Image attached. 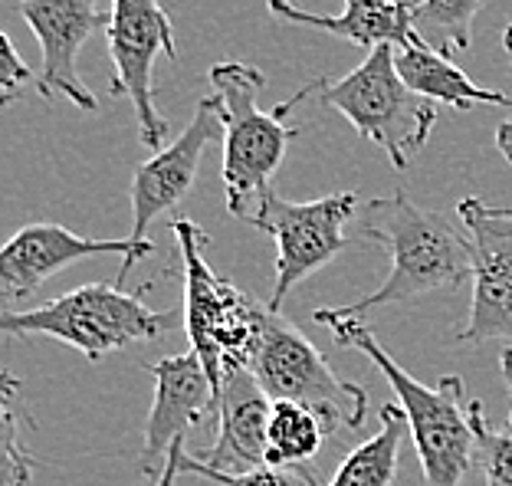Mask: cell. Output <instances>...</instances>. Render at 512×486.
I'll return each instance as SVG.
<instances>
[{
    "label": "cell",
    "mask_w": 512,
    "mask_h": 486,
    "mask_svg": "<svg viewBox=\"0 0 512 486\" xmlns=\"http://www.w3.org/2000/svg\"><path fill=\"white\" fill-rule=\"evenodd\" d=\"M270 14L293 27H312L325 30L345 43L365 46V50H378V46H398L404 50L414 33V10L417 0H345V10L335 17L312 14V10H299L289 0H266Z\"/></svg>",
    "instance_id": "16"
},
{
    "label": "cell",
    "mask_w": 512,
    "mask_h": 486,
    "mask_svg": "<svg viewBox=\"0 0 512 486\" xmlns=\"http://www.w3.org/2000/svg\"><path fill=\"white\" fill-rule=\"evenodd\" d=\"M171 230L178 237L184 273V332L191 339V349L204 362V372L220 401L227 368L247 365L266 306L214 273V266L204 257L207 234L194 221L174 214Z\"/></svg>",
    "instance_id": "5"
},
{
    "label": "cell",
    "mask_w": 512,
    "mask_h": 486,
    "mask_svg": "<svg viewBox=\"0 0 512 486\" xmlns=\"http://www.w3.org/2000/svg\"><path fill=\"white\" fill-rule=\"evenodd\" d=\"M325 427L309 408L293 401H273L270 431H266V467H309L322 450Z\"/></svg>",
    "instance_id": "19"
},
{
    "label": "cell",
    "mask_w": 512,
    "mask_h": 486,
    "mask_svg": "<svg viewBox=\"0 0 512 486\" xmlns=\"http://www.w3.org/2000/svg\"><path fill=\"white\" fill-rule=\"evenodd\" d=\"M194 477H204L217 486H319V477L309 467H260L250 473L197 470Z\"/></svg>",
    "instance_id": "23"
},
{
    "label": "cell",
    "mask_w": 512,
    "mask_h": 486,
    "mask_svg": "<svg viewBox=\"0 0 512 486\" xmlns=\"http://www.w3.org/2000/svg\"><path fill=\"white\" fill-rule=\"evenodd\" d=\"M273 401L256 385L247 368H227L217 401V441L211 450L191 457L184 450L181 473H250L266 467V431H270Z\"/></svg>",
    "instance_id": "15"
},
{
    "label": "cell",
    "mask_w": 512,
    "mask_h": 486,
    "mask_svg": "<svg viewBox=\"0 0 512 486\" xmlns=\"http://www.w3.org/2000/svg\"><path fill=\"white\" fill-rule=\"evenodd\" d=\"M394 66H398L401 79L417 92V96H424L430 102H444V106L457 109V112H467L473 106L512 109V96L476 86L450 56L437 53L434 46H427L421 37H414L404 50H398Z\"/></svg>",
    "instance_id": "17"
},
{
    "label": "cell",
    "mask_w": 512,
    "mask_h": 486,
    "mask_svg": "<svg viewBox=\"0 0 512 486\" xmlns=\"http://www.w3.org/2000/svg\"><path fill=\"white\" fill-rule=\"evenodd\" d=\"M148 286L125 293L122 286L89 283L69 289L60 299L33 309H4L0 332L7 335H50V339L99 362L132 342H151L184 329V312H158L145 306Z\"/></svg>",
    "instance_id": "4"
},
{
    "label": "cell",
    "mask_w": 512,
    "mask_h": 486,
    "mask_svg": "<svg viewBox=\"0 0 512 486\" xmlns=\"http://www.w3.org/2000/svg\"><path fill=\"white\" fill-rule=\"evenodd\" d=\"M148 372L155 375V401H151L145 421L138 470L148 483H158L168 467L171 447L184 441V434L201 424L207 414L217 418V391L194 349L158 358L155 365H148Z\"/></svg>",
    "instance_id": "12"
},
{
    "label": "cell",
    "mask_w": 512,
    "mask_h": 486,
    "mask_svg": "<svg viewBox=\"0 0 512 486\" xmlns=\"http://www.w3.org/2000/svg\"><path fill=\"white\" fill-rule=\"evenodd\" d=\"M224 138L217 96H204L191 115V125L181 132L178 142L155 152V158L142 161L132 178V240L148 243V227L178 207L194 188L197 171L207 145Z\"/></svg>",
    "instance_id": "14"
},
{
    "label": "cell",
    "mask_w": 512,
    "mask_h": 486,
    "mask_svg": "<svg viewBox=\"0 0 512 486\" xmlns=\"http://www.w3.org/2000/svg\"><path fill=\"white\" fill-rule=\"evenodd\" d=\"M503 53H506L509 69H512V27H506V33H503Z\"/></svg>",
    "instance_id": "28"
},
{
    "label": "cell",
    "mask_w": 512,
    "mask_h": 486,
    "mask_svg": "<svg viewBox=\"0 0 512 486\" xmlns=\"http://www.w3.org/2000/svg\"><path fill=\"white\" fill-rule=\"evenodd\" d=\"M220 102L224 119V194L227 211L250 221L260 201L273 191V175L286 158L289 142L299 135L286 115L312 92H319V79L299 89L289 102H279L273 112L256 106L260 89H266V76L250 63L224 60L207 73Z\"/></svg>",
    "instance_id": "3"
},
{
    "label": "cell",
    "mask_w": 512,
    "mask_h": 486,
    "mask_svg": "<svg viewBox=\"0 0 512 486\" xmlns=\"http://www.w3.org/2000/svg\"><path fill=\"white\" fill-rule=\"evenodd\" d=\"M358 230L362 237L381 243V250H388L391 273L375 293L335 309L342 319H358L371 309L407 303L427 293H457L467 276H473L467 230L447 221L444 214L417 207L407 191L365 201Z\"/></svg>",
    "instance_id": "1"
},
{
    "label": "cell",
    "mask_w": 512,
    "mask_h": 486,
    "mask_svg": "<svg viewBox=\"0 0 512 486\" xmlns=\"http://www.w3.org/2000/svg\"><path fill=\"white\" fill-rule=\"evenodd\" d=\"M476 434V464L483 467L486 486H512V431H496L486 418L483 401L470 404Z\"/></svg>",
    "instance_id": "22"
},
{
    "label": "cell",
    "mask_w": 512,
    "mask_h": 486,
    "mask_svg": "<svg viewBox=\"0 0 512 486\" xmlns=\"http://www.w3.org/2000/svg\"><path fill=\"white\" fill-rule=\"evenodd\" d=\"M181 460H184V441H178V444L171 447L168 467H165V473H161V480L158 483H148V486H174V480L181 477Z\"/></svg>",
    "instance_id": "25"
},
{
    "label": "cell",
    "mask_w": 512,
    "mask_h": 486,
    "mask_svg": "<svg viewBox=\"0 0 512 486\" xmlns=\"http://www.w3.org/2000/svg\"><path fill=\"white\" fill-rule=\"evenodd\" d=\"M312 319L332 332V339L362 352L378 365L384 381L394 388L398 404L411 427L417 457H421L427 486H460L476 460V434L470 418V398L460 375H444L434 388L421 385L411 372L381 349L362 319H342L335 309H316Z\"/></svg>",
    "instance_id": "2"
},
{
    "label": "cell",
    "mask_w": 512,
    "mask_h": 486,
    "mask_svg": "<svg viewBox=\"0 0 512 486\" xmlns=\"http://www.w3.org/2000/svg\"><path fill=\"white\" fill-rule=\"evenodd\" d=\"M27 83H37V79H33L30 66L20 60L14 40L7 33H0V102L10 106Z\"/></svg>",
    "instance_id": "24"
},
{
    "label": "cell",
    "mask_w": 512,
    "mask_h": 486,
    "mask_svg": "<svg viewBox=\"0 0 512 486\" xmlns=\"http://www.w3.org/2000/svg\"><path fill=\"white\" fill-rule=\"evenodd\" d=\"M358 211V191L329 194L319 201H286L270 191L253 211L250 224L276 243V280L270 306L279 312L283 299L348 247L345 224Z\"/></svg>",
    "instance_id": "8"
},
{
    "label": "cell",
    "mask_w": 512,
    "mask_h": 486,
    "mask_svg": "<svg viewBox=\"0 0 512 486\" xmlns=\"http://www.w3.org/2000/svg\"><path fill=\"white\" fill-rule=\"evenodd\" d=\"M325 106L342 112L358 135L375 142L398 171L427 145L437 122V102L417 96L394 66V46H378L342 79H319Z\"/></svg>",
    "instance_id": "7"
},
{
    "label": "cell",
    "mask_w": 512,
    "mask_h": 486,
    "mask_svg": "<svg viewBox=\"0 0 512 486\" xmlns=\"http://www.w3.org/2000/svg\"><path fill=\"white\" fill-rule=\"evenodd\" d=\"M480 4L483 0H417L414 33L444 56L467 50Z\"/></svg>",
    "instance_id": "20"
},
{
    "label": "cell",
    "mask_w": 512,
    "mask_h": 486,
    "mask_svg": "<svg viewBox=\"0 0 512 486\" xmlns=\"http://www.w3.org/2000/svg\"><path fill=\"white\" fill-rule=\"evenodd\" d=\"M378 421H381L378 431L342 460L335 477L325 486H391L394 483L398 464H401V444H404V437L411 434V427H407L401 404H384L378 411Z\"/></svg>",
    "instance_id": "18"
},
{
    "label": "cell",
    "mask_w": 512,
    "mask_h": 486,
    "mask_svg": "<svg viewBox=\"0 0 512 486\" xmlns=\"http://www.w3.org/2000/svg\"><path fill=\"white\" fill-rule=\"evenodd\" d=\"M496 148H499V155L512 165V122H503L496 129Z\"/></svg>",
    "instance_id": "26"
},
{
    "label": "cell",
    "mask_w": 512,
    "mask_h": 486,
    "mask_svg": "<svg viewBox=\"0 0 512 486\" xmlns=\"http://www.w3.org/2000/svg\"><path fill=\"white\" fill-rule=\"evenodd\" d=\"M23 23L33 30L43 69L37 76L40 96H66L76 109L96 112L99 102L79 76V50L99 27H109L112 14H102L99 0H17Z\"/></svg>",
    "instance_id": "13"
},
{
    "label": "cell",
    "mask_w": 512,
    "mask_h": 486,
    "mask_svg": "<svg viewBox=\"0 0 512 486\" xmlns=\"http://www.w3.org/2000/svg\"><path fill=\"white\" fill-rule=\"evenodd\" d=\"M151 250H155L151 240L148 243H138L132 237L92 240V237H79L69 227L53 221L27 224L0 250V296H4V309H14L17 299L33 296L50 276L66 270L69 263L96 257V253H122L119 280H115V286H122L128 280V273H132V266L142 257H148Z\"/></svg>",
    "instance_id": "11"
},
{
    "label": "cell",
    "mask_w": 512,
    "mask_h": 486,
    "mask_svg": "<svg viewBox=\"0 0 512 486\" xmlns=\"http://www.w3.org/2000/svg\"><path fill=\"white\" fill-rule=\"evenodd\" d=\"M109 56L115 66L109 92L115 99H128L135 109L142 142L158 148L168 135V119H161L155 106V73L158 56L178 60V40H174L171 17L158 0H112L109 10Z\"/></svg>",
    "instance_id": "9"
},
{
    "label": "cell",
    "mask_w": 512,
    "mask_h": 486,
    "mask_svg": "<svg viewBox=\"0 0 512 486\" xmlns=\"http://www.w3.org/2000/svg\"><path fill=\"white\" fill-rule=\"evenodd\" d=\"M457 217L473 247V303L460 342H512V207L463 198Z\"/></svg>",
    "instance_id": "10"
},
{
    "label": "cell",
    "mask_w": 512,
    "mask_h": 486,
    "mask_svg": "<svg viewBox=\"0 0 512 486\" xmlns=\"http://www.w3.org/2000/svg\"><path fill=\"white\" fill-rule=\"evenodd\" d=\"M20 381L4 372L0 378V437H4V457H0V486H30L33 470H37V460H33L27 441H23L20 424L27 421V414L20 408Z\"/></svg>",
    "instance_id": "21"
},
{
    "label": "cell",
    "mask_w": 512,
    "mask_h": 486,
    "mask_svg": "<svg viewBox=\"0 0 512 486\" xmlns=\"http://www.w3.org/2000/svg\"><path fill=\"white\" fill-rule=\"evenodd\" d=\"M243 368L270 401H293L309 408L329 437L358 431L368 414V391L335 375L316 345L270 306L263 312Z\"/></svg>",
    "instance_id": "6"
},
{
    "label": "cell",
    "mask_w": 512,
    "mask_h": 486,
    "mask_svg": "<svg viewBox=\"0 0 512 486\" xmlns=\"http://www.w3.org/2000/svg\"><path fill=\"white\" fill-rule=\"evenodd\" d=\"M499 368H503V378H506L509 398H512V345H506V349L499 352ZM509 431H512V408H509Z\"/></svg>",
    "instance_id": "27"
}]
</instances>
